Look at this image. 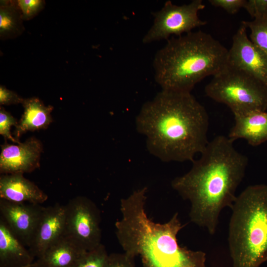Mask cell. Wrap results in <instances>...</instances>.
<instances>
[{
    "label": "cell",
    "mask_w": 267,
    "mask_h": 267,
    "mask_svg": "<svg viewBox=\"0 0 267 267\" xmlns=\"http://www.w3.org/2000/svg\"><path fill=\"white\" fill-rule=\"evenodd\" d=\"M156 53L154 78L162 90L190 92L204 78L227 65L228 49L201 31L173 37Z\"/></svg>",
    "instance_id": "3"
},
{
    "label": "cell",
    "mask_w": 267,
    "mask_h": 267,
    "mask_svg": "<svg viewBox=\"0 0 267 267\" xmlns=\"http://www.w3.org/2000/svg\"><path fill=\"white\" fill-rule=\"evenodd\" d=\"M18 121L11 115V114L6 111L4 108L0 106V134L3 136L5 141L7 139L11 140L15 143H20L19 140L13 137L10 132L11 127L17 125Z\"/></svg>",
    "instance_id": "20"
},
{
    "label": "cell",
    "mask_w": 267,
    "mask_h": 267,
    "mask_svg": "<svg viewBox=\"0 0 267 267\" xmlns=\"http://www.w3.org/2000/svg\"><path fill=\"white\" fill-rule=\"evenodd\" d=\"M44 207L0 199L2 218L18 239L29 248L33 240Z\"/></svg>",
    "instance_id": "9"
},
{
    "label": "cell",
    "mask_w": 267,
    "mask_h": 267,
    "mask_svg": "<svg viewBox=\"0 0 267 267\" xmlns=\"http://www.w3.org/2000/svg\"><path fill=\"white\" fill-rule=\"evenodd\" d=\"M108 256L104 245L86 252L73 267H103Z\"/></svg>",
    "instance_id": "19"
},
{
    "label": "cell",
    "mask_w": 267,
    "mask_h": 267,
    "mask_svg": "<svg viewBox=\"0 0 267 267\" xmlns=\"http://www.w3.org/2000/svg\"><path fill=\"white\" fill-rule=\"evenodd\" d=\"M136 125L150 152L165 162H192L209 141L208 113L190 92L161 90L143 105Z\"/></svg>",
    "instance_id": "2"
},
{
    "label": "cell",
    "mask_w": 267,
    "mask_h": 267,
    "mask_svg": "<svg viewBox=\"0 0 267 267\" xmlns=\"http://www.w3.org/2000/svg\"><path fill=\"white\" fill-rule=\"evenodd\" d=\"M243 8L254 19H267V0H246Z\"/></svg>",
    "instance_id": "22"
},
{
    "label": "cell",
    "mask_w": 267,
    "mask_h": 267,
    "mask_svg": "<svg viewBox=\"0 0 267 267\" xmlns=\"http://www.w3.org/2000/svg\"><path fill=\"white\" fill-rule=\"evenodd\" d=\"M228 243L232 267L267 262V184L247 186L231 208Z\"/></svg>",
    "instance_id": "4"
},
{
    "label": "cell",
    "mask_w": 267,
    "mask_h": 267,
    "mask_svg": "<svg viewBox=\"0 0 267 267\" xmlns=\"http://www.w3.org/2000/svg\"><path fill=\"white\" fill-rule=\"evenodd\" d=\"M34 256L13 234L1 217L0 219V267H25Z\"/></svg>",
    "instance_id": "14"
},
{
    "label": "cell",
    "mask_w": 267,
    "mask_h": 267,
    "mask_svg": "<svg viewBox=\"0 0 267 267\" xmlns=\"http://www.w3.org/2000/svg\"><path fill=\"white\" fill-rule=\"evenodd\" d=\"M235 122L228 137L233 141L244 139L251 146L267 141V112L252 111L234 116Z\"/></svg>",
    "instance_id": "13"
},
{
    "label": "cell",
    "mask_w": 267,
    "mask_h": 267,
    "mask_svg": "<svg viewBox=\"0 0 267 267\" xmlns=\"http://www.w3.org/2000/svg\"><path fill=\"white\" fill-rule=\"evenodd\" d=\"M65 205L56 203L44 207L29 251L40 259L64 233Z\"/></svg>",
    "instance_id": "11"
},
{
    "label": "cell",
    "mask_w": 267,
    "mask_h": 267,
    "mask_svg": "<svg viewBox=\"0 0 267 267\" xmlns=\"http://www.w3.org/2000/svg\"><path fill=\"white\" fill-rule=\"evenodd\" d=\"M246 0H209V2L213 6L221 7L230 14L237 13L240 8H243Z\"/></svg>",
    "instance_id": "24"
},
{
    "label": "cell",
    "mask_w": 267,
    "mask_h": 267,
    "mask_svg": "<svg viewBox=\"0 0 267 267\" xmlns=\"http://www.w3.org/2000/svg\"><path fill=\"white\" fill-rule=\"evenodd\" d=\"M86 252L74 240L63 235L38 261L46 267H73Z\"/></svg>",
    "instance_id": "16"
},
{
    "label": "cell",
    "mask_w": 267,
    "mask_h": 267,
    "mask_svg": "<svg viewBox=\"0 0 267 267\" xmlns=\"http://www.w3.org/2000/svg\"><path fill=\"white\" fill-rule=\"evenodd\" d=\"M25 267H46L39 262L38 260Z\"/></svg>",
    "instance_id": "26"
},
{
    "label": "cell",
    "mask_w": 267,
    "mask_h": 267,
    "mask_svg": "<svg viewBox=\"0 0 267 267\" xmlns=\"http://www.w3.org/2000/svg\"><path fill=\"white\" fill-rule=\"evenodd\" d=\"M202 0H194L188 4L178 5L167 0L162 8L153 13V23L142 39V43L149 44L168 40L190 33L194 28L205 25L206 21L198 16L205 8Z\"/></svg>",
    "instance_id": "6"
},
{
    "label": "cell",
    "mask_w": 267,
    "mask_h": 267,
    "mask_svg": "<svg viewBox=\"0 0 267 267\" xmlns=\"http://www.w3.org/2000/svg\"><path fill=\"white\" fill-rule=\"evenodd\" d=\"M22 18L17 1L1 0L0 36L1 39L15 38L23 31Z\"/></svg>",
    "instance_id": "17"
},
{
    "label": "cell",
    "mask_w": 267,
    "mask_h": 267,
    "mask_svg": "<svg viewBox=\"0 0 267 267\" xmlns=\"http://www.w3.org/2000/svg\"><path fill=\"white\" fill-rule=\"evenodd\" d=\"M22 104L24 112L14 134L18 140L27 132L46 129L53 121L51 113L53 107L45 105L39 98L33 97L24 99Z\"/></svg>",
    "instance_id": "15"
},
{
    "label": "cell",
    "mask_w": 267,
    "mask_h": 267,
    "mask_svg": "<svg viewBox=\"0 0 267 267\" xmlns=\"http://www.w3.org/2000/svg\"><path fill=\"white\" fill-rule=\"evenodd\" d=\"M17 5L23 20H29L36 16L44 8V1L41 0H18Z\"/></svg>",
    "instance_id": "21"
},
{
    "label": "cell",
    "mask_w": 267,
    "mask_h": 267,
    "mask_svg": "<svg viewBox=\"0 0 267 267\" xmlns=\"http://www.w3.org/2000/svg\"><path fill=\"white\" fill-rule=\"evenodd\" d=\"M24 99L14 91L6 89L3 86H0V104L1 105L22 104Z\"/></svg>",
    "instance_id": "25"
},
{
    "label": "cell",
    "mask_w": 267,
    "mask_h": 267,
    "mask_svg": "<svg viewBox=\"0 0 267 267\" xmlns=\"http://www.w3.org/2000/svg\"><path fill=\"white\" fill-rule=\"evenodd\" d=\"M103 267H135L134 259L125 253L108 255Z\"/></svg>",
    "instance_id": "23"
},
{
    "label": "cell",
    "mask_w": 267,
    "mask_h": 267,
    "mask_svg": "<svg viewBox=\"0 0 267 267\" xmlns=\"http://www.w3.org/2000/svg\"><path fill=\"white\" fill-rule=\"evenodd\" d=\"M228 136L220 135L209 141L193 161L188 172L175 178L172 187L190 203V221L215 233L221 211L231 208L248 165L247 156L236 150Z\"/></svg>",
    "instance_id": "1"
},
{
    "label": "cell",
    "mask_w": 267,
    "mask_h": 267,
    "mask_svg": "<svg viewBox=\"0 0 267 267\" xmlns=\"http://www.w3.org/2000/svg\"><path fill=\"white\" fill-rule=\"evenodd\" d=\"M0 198L16 203L41 204L47 200L48 196L23 174H2Z\"/></svg>",
    "instance_id": "12"
},
{
    "label": "cell",
    "mask_w": 267,
    "mask_h": 267,
    "mask_svg": "<svg viewBox=\"0 0 267 267\" xmlns=\"http://www.w3.org/2000/svg\"><path fill=\"white\" fill-rule=\"evenodd\" d=\"M247 29L241 22L228 50L227 64L250 75L267 88V55L249 39Z\"/></svg>",
    "instance_id": "8"
},
{
    "label": "cell",
    "mask_w": 267,
    "mask_h": 267,
    "mask_svg": "<svg viewBox=\"0 0 267 267\" xmlns=\"http://www.w3.org/2000/svg\"><path fill=\"white\" fill-rule=\"evenodd\" d=\"M65 210L64 235L86 251L101 244L100 212L92 201L85 196H77L65 205Z\"/></svg>",
    "instance_id": "7"
},
{
    "label": "cell",
    "mask_w": 267,
    "mask_h": 267,
    "mask_svg": "<svg viewBox=\"0 0 267 267\" xmlns=\"http://www.w3.org/2000/svg\"><path fill=\"white\" fill-rule=\"evenodd\" d=\"M42 142L34 136L24 142L12 144L5 141L1 145L0 172L2 174L31 173L40 168Z\"/></svg>",
    "instance_id": "10"
},
{
    "label": "cell",
    "mask_w": 267,
    "mask_h": 267,
    "mask_svg": "<svg viewBox=\"0 0 267 267\" xmlns=\"http://www.w3.org/2000/svg\"><path fill=\"white\" fill-rule=\"evenodd\" d=\"M207 96L227 106L234 116L267 110V88L246 73L227 64L206 86Z\"/></svg>",
    "instance_id": "5"
},
{
    "label": "cell",
    "mask_w": 267,
    "mask_h": 267,
    "mask_svg": "<svg viewBox=\"0 0 267 267\" xmlns=\"http://www.w3.org/2000/svg\"><path fill=\"white\" fill-rule=\"evenodd\" d=\"M242 22L250 30V40L267 55V19Z\"/></svg>",
    "instance_id": "18"
}]
</instances>
